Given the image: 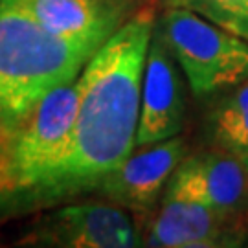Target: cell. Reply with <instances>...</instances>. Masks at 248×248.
Returning <instances> with one entry per match:
<instances>
[{
    "label": "cell",
    "mask_w": 248,
    "mask_h": 248,
    "mask_svg": "<svg viewBox=\"0 0 248 248\" xmlns=\"http://www.w3.org/2000/svg\"><path fill=\"white\" fill-rule=\"evenodd\" d=\"M210 136L217 149L248 158V78L215 105Z\"/></svg>",
    "instance_id": "obj_11"
},
{
    "label": "cell",
    "mask_w": 248,
    "mask_h": 248,
    "mask_svg": "<svg viewBox=\"0 0 248 248\" xmlns=\"http://www.w3.org/2000/svg\"><path fill=\"white\" fill-rule=\"evenodd\" d=\"M103 43L53 35L24 11L0 6V107L22 122L50 90L78 79Z\"/></svg>",
    "instance_id": "obj_2"
},
{
    "label": "cell",
    "mask_w": 248,
    "mask_h": 248,
    "mask_svg": "<svg viewBox=\"0 0 248 248\" xmlns=\"http://www.w3.org/2000/svg\"><path fill=\"white\" fill-rule=\"evenodd\" d=\"M20 120L0 107V197L15 195L13 180V151L20 131Z\"/></svg>",
    "instance_id": "obj_13"
},
{
    "label": "cell",
    "mask_w": 248,
    "mask_h": 248,
    "mask_svg": "<svg viewBox=\"0 0 248 248\" xmlns=\"http://www.w3.org/2000/svg\"><path fill=\"white\" fill-rule=\"evenodd\" d=\"M41 245L68 248H129L140 245L131 215L118 206L81 202L50 215L39 228Z\"/></svg>",
    "instance_id": "obj_8"
},
{
    "label": "cell",
    "mask_w": 248,
    "mask_h": 248,
    "mask_svg": "<svg viewBox=\"0 0 248 248\" xmlns=\"http://www.w3.org/2000/svg\"><path fill=\"white\" fill-rule=\"evenodd\" d=\"M169 182L248 232V158L217 149L184 156Z\"/></svg>",
    "instance_id": "obj_7"
},
{
    "label": "cell",
    "mask_w": 248,
    "mask_h": 248,
    "mask_svg": "<svg viewBox=\"0 0 248 248\" xmlns=\"http://www.w3.org/2000/svg\"><path fill=\"white\" fill-rule=\"evenodd\" d=\"M186 153V142L180 136L143 145L140 153H131L114 171L101 178L96 191L124 208L147 212L156 204Z\"/></svg>",
    "instance_id": "obj_9"
},
{
    "label": "cell",
    "mask_w": 248,
    "mask_h": 248,
    "mask_svg": "<svg viewBox=\"0 0 248 248\" xmlns=\"http://www.w3.org/2000/svg\"><path fill=\"white\" fill-rule=\"evenodd\" d=\"M186 92L177 59L155 26L151 37L142 87V108L136 145H151L169 140L184 127Z\"/></svg>",
    "instance_id": "obj_6"
},
{
    "label": "cell",
    "mask_w": 248,
    "mask_h": 248,
    "mask_svg": "<svg viewBox=\"0 0 248 248\" xmlns=\"http://www.w3.org/2000/svg\"><path fill=\"white\" fill-rule=\"evenodd\" d=\"M247 233L243 226L215 212L210 204L168 180L160 212L151 222L145 245L166 248L239 247Z\"/></svg>",
    "instance_id": "obj_5"
},
{
    "label": "cell",
    "mask_w": 248,
    "mask_h": 248,
    "mask_svg": "<svg viewBox=\"0 0 248 248\" xmlns=\"http://www.w3.org/2000/svg\"><path fill=\"white\" fill-rule=\"evenodd\" d=\"M39 22L53 35L108 39L129 15V0H0Z\"/></svg>",
    "instance_id": "obj_10"
},
{
    "label": "cell",
    "mask_w": 248,
    "mask_h": 248,
    "mask_svg": "<svg viewBox=\"0 0 248 248\" xmlns=\"http://www.w3.org/2000/svg\"><path fill=\"white\" fill-rule=\"evenodd\" d=\"M78 116L76 81L55 87L22 120L13 151L15 195H35L61 168Z\"/></svg>",
    "instance_id": "obj_4"
},
{
    "label": "cell",
    "mask_w": 248,
    "mask_h": 248,
    "mask_svg": "<svg viewBox=\"0 0 248 248\" xmlns=\"http://www.w3.org/2000/svg\"><path fill=\"white\" fill-rule=\"evenodd\" d=\"M155 26V8H142L90 57L76 79L78 116L70 153L33 195L35 199H59L96 189L99 180L133 153Z\"/></svg>",
    "instance_id": "obj_1"
},
{
    "label": "cell",
    "mask_w": 248,
    "mask_h": 248,
    "mask_svg": "<svg viewBox=\"0 0 248 248\" xmlns=\"http://www.w3.org/2000/svg\"><path fill=\"white\" fill-rule=\"evenodd\" d=\"M166 8H186L248 41V0H166Z\"/></svg>",
    "instance_id": "obj_12"
},
{
    "label": "cell",
    "mask_w": 248,
    "mask_h": 248,
    "mask_svg": "<svg viewBox=\"0 0 248 248\" xmlns=\"http://www.w3.org/2000/svg\"><path fill=\"white\" fill-rule=\"evenodd\" d=\"M197 98L233 89L248 78V41L186 8H166L156 20Z\"/></svg>",
    "instance_id": "obj_3"
}]
</instances>
